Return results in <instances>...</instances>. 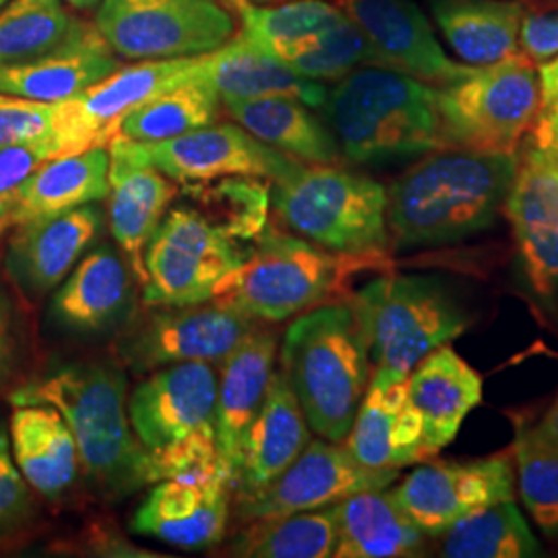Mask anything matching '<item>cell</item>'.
Wrapping results in <instances>:
<instances>
[{
	"instance_id": "obj_1",
	"label": "cell",
	"mask_w": 558,
	"mask_h": 558,
	"mask_svg": "<svg viewBox=\"0 0 558 558\" xmlns=\"http://www.w3.org/2000/svg\"><path fill=\"white\" fill-rule=\"evenodd\" d=\"M518 172V154L442 147L422 156L387 191L396 248L439 246L490 228Z\"/></svg>"
},
{
	"instance_id": "obj_2",
	"label": "cell",
	"mask_w": 558,
	"mask_h": 558,
	"mask_svg": "<svg viewBox=\"0 0 558 558\" xmlns=\"http://www.w3.org/2000/svg\"><path fill=\"white\" fill-rule=\"evenodd\" d=\"M13 405L46 403L66 420L89 482L110 499L151 484L149 456L129 418L126 377L108 362H77L25 383Z\"/></svg>"
},
{
	"instance_id": "obj_3",
	"label": "cell",
	"mask_w": 558,
	"mask_h": 558,
	"mask_svg": "<svg viewBox=\"0 0 558 558\" xmlns=\"http://www.w3.org/2000/svg\"><path fill=\"white\" fill-rule=\"evenodd\" d=\"M320 110L341 156L352 163L380 166L447 147L437 87L393 69H354L336 81Z\"/></svg>"
},
{
	"instance_id": "obj_4",
	"label": "cell",
	"mask_w": 558,
	"mask_h": 558,
	"mask_svg": "<svg viewBox=\"0 0 558 558\" xmlns=\"http://www.w3.org/2000/svg\"><path fill=\"white\" fill-rule=\"evenodd\" d=\"M281 373L311 430L343 442L371 380L368 343L348 300L296 317L281 343Z\"/></svg>"
},
{
	"instance_id": "obj_5",
	"label": "cell",
	"mask_w": 558,
	"mask_h": 558,
	"mask_svg": "<svg viewBox=\"0 0 558 558\" xmlns=\"http://www.w3.org/2000/svg\"><path fill=\"white\" fill-rule=\"evenodd\" d=\"M216 403L218 377L205 362L163 366L140 380L126 405L151 484L221 465Z\"/></svg>"
},
{
	"instance_id": "obj_6",
	"label": "cell",
	"mask_w": 558,
	"mask_h": 558,
	"mask_svg": "<svg viewBox=\"0 0 558 558\" xmlns=\"http://www.w3.org/2000/svg\"><path fill=\"white\" fill-rule=\"evenodd\" d=\"M389 267V257L339 255L279 228H265L218 300L253 319L279 323L341 296L359 271Z\"/></svg>"
},
{
	"instance_id": "obj_7",
	"label": "cell",
	"mask_w": 558,
	"mask_h": 558,
	"mask_svg": "<svg viewBox=\"0 0 558 558\" xmlns=\"http://www.w3.org/2000/svg\"><path fill=\"white\" fill-rule=\"evenodd\" d=\"M278 220L331 253L387 257V189L336 163H302L290 179L274 182Z\"/></svg>"
},
{
	"instance_id": "obj_8",
	"label": "cell",
	"mask_w": 558,
	"mask_h": 558,
	"mask_svg": "<svg viewBox=\"0 0 558 558\" xmlns=\"http://www.w3.org/2000/svg\"><path fill=\"white\" fill-rule=\"evenodd\" d=\"M375 368L410 375L420 360L459 338L470 317L439 278L383 276L352 294Z\"/></svg>"
},
{
	"instance_id": "obj_9",
	"label": "cell",
	"mask_w": 558,
	"mask_h": 558,
	"mask_svg": "<svg viewBox=\"0 0 558 558\" xmlns=\"http://www.w3.org/2000/svg\"><path fill=\"white\" fill-rule=\"evenodd\" d=\"M539 101V71L521 52L488 66H470L458 80L437 87L445 145L480 154H518Z\"/></svg>"
},
{
	"instance_id": "obj_10",
	"label": "cell",
	"mask_w": 558,
	"mask_h": 558,
	"mask_svg": "<svg viewBox=\"0 0 558 558\" xmlns=\"http://www.w3.org/2000/svg\"><path fill=\"white\" fill-rule=\"evenodd\" d=\"M251 251L197 205L170 207L143 253V300L186 306L220 299Z\"/></svg>"
},
{
	"instance_id": "obj_11",
	"label": "cell",
	"mask_w": 558,
	"mask_h": 558,
	"mask_svg": "<svg viewBox=\"0 0 558 558\" xmlns=\"http://www.w3.org/2000/svg\"><path fill=\"white\" fill-rule=\"evenodd\" d=\"M96 27L126 60L201 57L236 34L234 15L218 0H101Z\"/></svg>"
},
{
	"instance_id": "obj_12",
	"label": "cell",
	"mask_w": 558,
	"mask_h": 558,
	"mask_svg": "<svg viewBox=\"0 0 558 558\" xmlns=\"http://www.w3.org/2000/svg\"><path fill=\"white\" fill-rule=\"evenodd\" d=\"M257 329V319L218 299L158 306L126 327L117 343V354L137 375L184 362L221 364Z\"/></svg>"
},
{
	"instance_id": "obj_13",
	"label": "cell",
	"mask_w": 558,
	"mask_h": 558,
	"mask_svg": "<svg viewBox=\"0 0 558 558\" xmlns=\"http://www.w3.org/2000/svg\"><path fill=\"white\" fill-rule=\"evenodd\" d=\"M201 57L141 60L119 66L77 96L59 101L54 108V158L108 147L131 110L191 80L199 69Z\"/></svg>"
},
{
	"instance_id": "obj_14",
	"label": "cell",
	"mask_w": 558,
	"mask_h": 558,
	"mask_svg": "<svg viewBox=\"0 0 558 558\" xmlns=\"http://www.w3.org/2000/svg\"><path fill=\"white\" fill-rule=\"evenodd\" d=\"M141 156L180 184H199L228 177H255L281 182L299 172L294 160L253 137L236 122L209 124L172 140L143 143Z\"/></svg>"
},
{
	"instance_id": "obj_15",
	"label": "cell",
	"mask_w": 558,
	"mask_h": 558,
	"mask_svg": "<svg viewBox=\"0 0 558 558\" xmlns=\"http://www.w3.org/2000/svg\"><path fill=\"white\" fill-rule=\"evenodd\" d=\"M398 470H371L333 440H311L299 459L269 486L246 499H236L242 521L317 511L362 490L387 488Z\"/></svg>"
},
{
	"instance_id": "obj_16",
	"label": "cell",
	"mask_w": 558,
	"mask_h": 558,
	"mask_svg": "<svg viewBox=\"0 0 558 558\" xmlns=\"http://www.w3.org/2000/svg\"><path fill=\"white\" fill-rule=\"evenodd\" d=\"M424 536L439 538L458 519L515 497V468L509 456L478 461L424 463L391 490Z\"/></svg>"
},
{
	"instance_id": "obj_17",
	"label": "cell",
	"mask_w": 558,
	"mask_h": 558,
	"mask_svg": "<svg viewBox=\"0 0 558 558\" xmlns=\"http://www.w3.org/2000/svg\"><path fill=\"white\" fill-rule=\"evenodd\" d=\"M232 480L216 465L156 482L131 521L137 534L199 550L218 544L230 519Z\"/></svg>"
},
{
	"instance_id": "obj_18",
	"label": "cell",
	"mask_w": 558,
	"mask_h": 558,
	"mask_svg": "<svg viewBox=\"0 0 558 558\" xmlns=\"http://www.w3.org/2000/svg\"><path fill=\"white\" fill-rule=\"evenodd\" d=\"M371 44L375 66L393 69L440 87L468 69L447 57L433 25L414 0H338Z\"/></svg>"
},
{
	"instance_id": "obj_19",
	"label": "cell",
	"mask_w": 558,
	"mask_h": 558,
	"mask_svg": "<svg viewBox=\"0 0 558 558\" xmlns=\"http://www.w3.org/2000/svg\"><path fill=\"white\" fill-rule=\"evenodd\" d=\"M511 221L519 260L539 296L558 290V166L530 141L502 205Z\"/></svg>"
},
{
	"instance_id": "obj_20",
	"label": "cell",
	"mask_w": 558,
	"mask_h": 558,
	"mask_svg": "<svg viewBox=\"0 0 558 558\" xmlns=\"http://www.w3.org/2000/svg\"><path fill=\"white\" fill-rule=\"evenodd\" d=\"M108 223L135 281L145 283L143 253L177 197V182L141 156L137 141L108 143Z\"/></svg>"
},
{
	"instance_id": "obj_21",
	"label": "cell",
	"mask_w": 558,
	"mask_h": 558,
	"mask_svg": "<svg viewBox=\"0 0 558 558\" xmlns=\"http://www.w3.org/2000/svg\"><path fill=\"white\" fill-rule=\"evenodd\" d=\"M345 449L371 470H399L428 459L422 418L410 399L405 375L375 368L345 437Z\"/></svg>"
},
{
	"instance_id": "obj_22",
	"label": "cell",
	"mask_w": 558,
	"mask_h": 558,
	"mask_svg": "<svg viewBox=\"0 0 558 558\" xmlns=\"http://www.w3.org/2000/svg\"><path fill=\"white\" fill-rule=\"evenodd\" d=\"M120 62L96 23L75 20L64 40L34 59L0 64V94L59 104L108 77Z\"/></svg>"
},
{
	"instance_id": "obj_23",
	"label": "cell",
	"mask_w": 558,
	"mask_h": 558,
	"mask_svg": "<svg viewBox=\"0 0 558 558\" xmlns=\"http://www.w3.org/2000/svg\"><path fill=\"white\" fill-rule=\"evenodd\" d=\"M101 223L100 207L89 203L15 228L9 244L13 278L32 294L50 292L75 269L83 253L100 236Z\"/></svg>"
},
{
	"instance_id": "obj_24",
	"label": "cell",
	"mask_w": 558,
	"mask_h": 558,
	"mask_svg": "<svg viewBox=\"0 0 558 558\" xmlns=\"http://www.w3.org/2000/svg\"><path fill=\"white\" fill-rule=\"evenodd\" d=\"M311 442V426L283 373H274L259 414L253 420L232 484L236 499L257 495L279 478Z\"/></svg>"
},
{
	"instance_id": "obj_25",
	"label": "cell",
	"mask_w": 558,
	"mask_h": 558,
	"mask_svg": "<svg viewBox=\"0 0 558 558\" xmlns=\"http://www.w3.org/2000/svg\"><path fill=\"white\" fill-rule=\"evenodd\" d=\"M278 339L271 331H253L221 362L216 403V437L221 465L234 484L242 445L257 418L274 377Z\"/></svg>"
},
{
	"instance_id": "obj_26",
	"label": "cell",
	"mask_w": 558,
	"mask_h": 558,
	"mask_svg": "<svg viewBox=\"0 0 558 558\" xmlns=\"http://www.w3.org/2000/svg\"><path fill=\"white\" fill-rule=\"evenodd\" d=\"M133 271L110 246L85 255L60 283L50 317L77 336H98L119 327L133 304Z\"/></svg>"
},
{
	"instance_id": "obj_27",
	"label": "cell",
	"mask_w": 558,
	"mask_h": 558,
	"mask_svg": "<svg viewBox=\"0 0 558 558\" xmlns=\"http://www.w3.org/2000/svg\"><path fill=\"white\" fill-rule=\"evenodd\" d=\"M408 391L422 418L426 456L433 458L453 442L463 420L482 401V377L445 343L414 366Z\"/></svg>"
},
{
	"instance_id": "obj_28",
	"label": "cell",
	"mask_w": 558,
	"mask_h": 558,
	"mask_svg": "<svg viewBox=\"0 0 558 558\" xmlns=\"http://www.w3.org/2000/svg\"><path fill=\"white\" fill-rule=\"evenodd\" d=\"M199 75L218 92L221 104L283 96L320 110L329 92L325 83L294 73L242 34L218 50L203 54Z\"/></svg>"
},
{
	"instance_id": "obj_29",
	"label": "cell",
	"mask_w": 558,
	"mask_h": 558,
	"mask_svg": "<svg viewBox=\"0 0 558 558\" xmlns=\"http://www.w3.org/2000/svg\"><path fill=\"white\" fill-rule=\"evenodd\" d=\"M108 147H94L73 156L44 161L21 184L11 211L4 216V232L27 221L52 218L108 197Z\"/></svg>"
},
{
	"instance_id": "obj_30",
	"label": "cell",
	"mask_w": 558,
	"mask_h": 558,
	"mask_svg": "<svg viewBox=\"0 0 558 558\" xmlns=\"http://www.w3.org/2000/svg\"><path fill=\"white\" fill-rule=\"evenodd\" d=\"M9 439L23 478L40 495L59 499L75 484L80 451L57 408L46 403L15 405Z\"/></svg>"
},
{
	"instance_id": "obj_31",
	"label": "cell",
	"mask_w": 558,
	"mask_h": 558,
	"mask_svg": "<svg viewBox=\"0 0 558 558\" xmlns=\"http://www.w3.org/2000/svg\"><path fill=\"white\" fill-rule=\"evenodd\" d=\"M338 523V558L416 557L424 534L405 515L393 493L362 490L333 505Z\"/></svg>"
},
{
	"instance_id": "obj_32",
	"label": "cell",
	"mask_w": 558,
	"mask_h": 558,
	"mask_svg": "<svg viewBox=\"0 0 558 558\" xmlns=\"http://www.w3.org/2000/svg\"><path fill=\"white\" fill-rule=\"evenodd\" d=\"M442 38L470 66L519 54L521 0H426Z\"/></svg>"
},
{
	"instance_id": "obj_33",
	"label": "cell",
	"mask_w": 558,
	"mask_h": 558,
	"mask_svg": "<svg viewBox=\"0 0 558 558\" xmlns=\"http://www.w3.org/2000/svg\"><path fill=\"white\" fill-rule=\"evenodd\" d=\"M226 112L253 137L302 163H338V141L311 106L294 98L226 101Z\"/></svg>"
},
{
	"instance_id": "obj_34",
	"label": "cell",
	"mask_w": 558,
	"mask_h": 558,
	"mask_svg": "<svg viewBox=\"0 0 558 558\" xmlns=\"http://www.w3.org/2000/svg\"><path fill=\"white\" fill-rule=\"evenodd\" d=\"M220 106L218 92L201 77L197 69L191 80L131 110L120 122L119 135L143 143L180 137L214 124L220 117Z\"/></svg>"
},
{
	"instance_id": "obj_35",
	"label": "cell",
	"mask_w": 558,
	"mask_h": 558,
	"mask_svg": "<svg viewBox=\"0 0 558 558\" xmlns=\"http://www.w3.org/2000/svg\"><path fill=\"white\" fill-rule=\"evenodd\" d=\"M439 538L447 558H530L542 555L515 500H500L458 519Z\"/></svg>"
},
{
	"instance_id": "obj_36",
	"label": "cell",
	"mask_w": 558,
	"mask_h": 558,
	"mask_svg": "<svg viewBox=\"0 0 558 558\" xmlns=\"http://www.w3.org/2000/svg\"><path fill=\"white\" fill-rule=\"evenodd\" d=\"M338 544L333 505L279 518L255 519L240 532L230 555L248 558H327Z\"/></svg>"
},
{
	"instance_id": "obj_37",
	"label": "cell",
	"mask_w": 558,
	"mask_h": 558,
	"mask_svg": "<svg viewBox=\"0 0 558 558\" xmlns=\"http://www.w3.org/2000/svg\"><path fill=\"white\" fill-rule=\"evenodd\" d=\"M240 34L269 57L281 60L302 41L329 32L345 13L327 0H283L281 4H248L240 15Z\"/></svg>"
},
{
	"instance_id": "obj_38",
	"label": "cell",
	"mask_w": 558,
	"mask_h": 558,
	"mask_svg": "<svg viewBox=\"0 0 558 558\" xmlns=\"http://www.w3.org/2000/svg\"><path fill=\"white\" fill-rule=\"evenodd\" d=\"M186 195L199 203L211 220L232 239H259L267 228V214L271 205V189L263 179L255 177H228L220 182L184 184Z\"/></svg>"
},
{
	"instance_id": "obj_39",
	"label": "cell",
	"mask_w": 558,
	"mask_h": 558,
	"mask_svg": "<svg viewBox=\"0 0 558 558\" xmlns=\"http://www.w3.org/2000/svg\"><path fill=\"white\" fill-rule=\"evenodd\" d=\"M73 21L60 0H7L0 7V64L48 52L64 40Z\"/></svg>"
},
{
	"instance_id": "obj_40",
	"label": "cell",
	"mask_w": 558,
	"mask_h": 558,
	"mask_svg": "<svg viewBox=\"0 0 558 558\" xmlns=\"http://www.w3.org/2000/svg\"><path fill=\"white\" fill-rule=\"evenodd\" d=\"M281 62L306 80L336 83L359 66L375 64V54L359 25L345 15L329 32L290 50Z\"/></svg>"
},
{
	"instance_id": "obj_41",
	"label": "cell",
	"mask_w": 558,
	"mask_h": 558,
	"mask_svg": "<svg viewBox=\"0 0 558 558\" xmlns=\"http://www.w3.org/2000/svg\"><path fill=\"white\" fill-rule=\"evenodd\" d=\"M515 470L525 509L548 538L558 536V447L546 445L519 426L515 437Z\"/></svg>"
},
{
	"instance_id": "obj_42",
	"label": "cell",
	"mask_w": 558,
	"mask_h": 558,
	"mask_svg": "<svg viewBox=\"0 0 558 558\" xmlns=\"http://www.w3.org/2000/svg\"><path fill=\"white\" fill-rule=\"evenodd\" d=\"M54 108L57 104L0 94V149L38 143L52 145Z\"/></svg>"
},
{
	"instance_id": "obj_43",
	"label": "cell",
	"mask_w": 558,
	"mask_h": 558,
	"mask_svg": "<svg viewBox=\"0 0 558 558\" xmlns=\"http://www.w3.org/2000/svg\"><path fill=\"white\" fill-rule=\"evenodd\" d=\"M521 54L536 66L558 59V0H521Z\"/></svg>"
},
{
	"instance_id": "obj_44",
	"label": "cell",
	"mask_w": 558,
	"mask_h": 558,
	"mask_svg": "<svg viewBox=\"0 0 558 558\" xmlns=\"http://www.w3.org/2000/svg\"><path fill=\"white\" fill-rule=\"evenodd\" d=\"M32 509L29 484L13 459L7 430L0 426V534L21 525L32 515Z\"/></svg>"
},
{
	"instance_id": "obj_45",
	"label": "cell",
	"mask_w": 558,
	"mask_h": 558,
	"mask_svg": "<svg viewBox=\"0 0 558 558\" xmlns=\"http://www.w3.org/2000/svg\"><path fill=\"white\" fill-rule=\"evenodd\" d=\"M54 158L50 143L15 145L0 149V236L4 234L2 220L11 211L21 184L29 179L44 161Z\"/></svg>"
},
{
	"instance_id": "obj_46",
	"label": "cell",
	"mask_w": 558,
	"mask_h": 558,
	"mask_svg": "<svg viewBox=\"0 0 558 558\" xmlns=\"http://www.w3.org/2000/svg\"><path fill=\"white\" fill-rule=\"evenodd\" d=\"M538 71L542 101L530 126V143L558 166V59L542 64Z\"/></svg>"
},
{
	"instance_id": "obj_47",
	"label": "cell",
	"mask_w": 558,
	"mask_h": 558,
	"mask_svg": "<svg viewBox=\"0 0 558 558\" xmlns=\"http://www.w3.org/2000/svg\"><path fill=\"white\" fill-rule=\"evenodd\" d=\"M17 359V338L11 306L7 299L0 294V383L11 377L13 366Z\"/></svg>"
},
{
	"instance_id": "obj_48",
	"label": "cell",
	"mask_w": 558,
	"mask_h": 558,
	"mask_svg": "<svg viewBox=\"0 0 558 558\" xmlns=\"http://www.w3.org/2000/svg\"><path fill=\"white\" fill-rule=\"evenodd\" d=\"M530 433L542 442L558 447V396L555 403L548 408V412L544 414V418H542L538 426H530Z\"/></svg>"
},
{
	"instance_id": "obj_49",
	"label": "cell",
	"mask_w": 558,
	"mask_h": 558,
	"mask_svg": "<svg viewBox=\"0 0 558 558\" xmlns=\"http://www.w3.org/2000/svg\"><path fill=\"white\" fill-rule=\"evenodd\" d=\"M218 2H220L221 7H226L232 15H236V17H240L244 13V9L251 4L248 0H218Z\"/></svg>"
},
{
	"instance_id": "obj_50",
	"label": "cell",
	"mask_w": 558,
	"mask_h": 558,
	"mask_svg": "<svg viewBox=\"0 0 558 558\" xmlns=\"http://www.w3.org/2000/svg\"><path fill=\"white\" fill-rule=\"evenodd\" d=\"M75 9H81V11H87V9H92V7H96L98 2L101 0H69Z\"/></svg>"
},
{
	"instance_id": "obj_51",
	"label": "cell",
	"mask_w": 558,
	"mask_h": 558,
	"mask_svg": "<svg viewBox=\"0 0 558 558\" xmlns=\"http://www.w3.org/2000/svg\"><path fill=\"white\" fill-rule=\"evenodd\" d=\"M251 4H267V2H271V0H248Z\"/></svg>"
},
{
	"instance_id": "obj_52",
	"label": "cell",
	"mask_w": 558,
	"mask_h": 558,
	"mask_svg": "<svg viewBox=\"0 0 558 558\" xmlns=\"http://www.w3.org/2000/svg\"><path fill=\"white\" fill-rule=\"evenodd\" d=\"M4 2H7V0H0V7H2V4H4Z\"/></svg>"
},
{
	"instance_id": "obj_53",
	"label": "cell",
	"mask_w": 558,
	"mask_h": 558,
	"mask_svg": "<svg viewBox=\"0 0 558 558\" xmlns=\"http://www.w3.org/2000/svg\"><path fill=\"white\" fill-rule=\"evenodd\" d=\"M281 2H283V0H281Z\"/></svg>"
}]
</instances>
